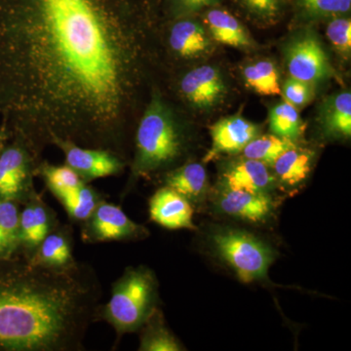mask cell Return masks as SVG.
<instances>
[{
    "label": "cell",
    "mask_w": 351,
    "mask_h": 351,
    "mask_svg": "<svg viewBox=\"0 0 351 351\" xmlns=\"http://www.w3.org/2000/svg\"><path fill=\"white\" fill-rule=\"evenodd\" d=\"M315 152L295 145L280 154L272 165L277 186L285 191L301 188L313 171Z\"/></svg>",
    "instance_id": "2e32d148"
},
{
    "label": "cell",
    "mask_w": 351,
    "mask_h": 351,
    "mask_svg": "<svg viewBox=\"0 0 351 351\" xmlns=\"http://www.w3.org/2000/svg\"><path fill=\"white\" fill-rule=\"evenodd\" d=\"M261 128L241 115H232L219 120L210 127L212 145L204 162L214 160L221 156L241 154L244 147L260 135Z\"/></svg>",
    "instance_id": "8fae6325"
},
{
    "label": "cell",
    "mask_w": 351,
    "mask_h": 351,
    "mask_svg": "<svg viewBox=\"0 0 351 351\" xmlns=\"http://www.w3.org/2000/svg\"><path fill=\"white\" fill-rule=\"evenodd\" d=\"M250 12L262 19H272L280 10L282 0H242Z\"/></svg>",
    "instance_id": "1f68e13d"
},
{
    "label": "cell",
    "mask_w": 351,
    "mask_h": 351,
    "mask_svg": "<svg viewBox=\"0 0 351 351\" xmlns=\"http://www.w3.org/2000/svg\"><path fill=\"white\" fill-rule=\"evenodd\" d=\"M40 174L46 186L57 200L71 195L83 184H86L68 165L53 166L46 164L41 167Z\"/></svg>",
    "instance_id": "83f0119b"
},
{
    "label": "cell",
    "mask_w": 351,
    "mask_h": 351,
    "mask_svg": "<svg viewBox=\"0 0 351 351\" xmlns=\"http://www.w3.org/2000/svg\"><path fill=\"white\" fill-rule=\"evenodd\" d=\"M158 289L154 270L145 265L127 267L112 284L108 302L101 304L98 321L114 329L119 343L124 335L138 332L158 307Z\"/></svg>",
    "instance_id": "3957f363"
},
{
    "label": "cell",
    "mask_w": 351,
    "mask_h": 351,
    "mask_svg": "<svg viewBox=\"0 0 351 351\" xmlns=\"http://www.w3.org/2000/svg\"><path fill=\"white\" fill-rule=\"evenodd\" d=\"M58 226L56 215L36 191L25 202L20 214V248L31 257L48 233Z\"/></svg>",
    "instance_id": "7c38bea8"
},
{
    "label": "cell",
    "mask_w": 351,
    "mask_h": 351,
    "mask_svg": "<svg viewBox=\"0 0 351 351\" xmlns=\"http://www.w3.org/2000/svg\"><path fill=\"white\" fill-rule=\"evenodd\" d=\"M103 199L98 191L87 184H83L71 195L58 201L61 203L71 221L82 223L89 218L95 208Z\"/></svg>",
    "instance_id": "4316f807"
},
{
    "label": "cell",
    "mask_w": 351,
    "mask_h": 351,
    "mask_svg": "<svg viewBox=\"0 0 351 351\" xmlns=\"http://www.w3.org/2000/svg\"><path fill=\"white\" fill-rule=\"evenodd\" d=\"M182 8L189 12H195L205 7L214 5L218 0H178Z\"/></svg>",
    "instance_id": "d6a6232c"
},
{
    "label": "cell",
    "mask_w": 351,
    "mask_h": 351,
    "mask_svg": "<svg viewBox=\"0 0 351 351\" xmlns=\"http://www.w3.org/2000/svg\"><path fill=\"white\" fill-rule=\"evenodd\" d=\"M0 149H1V143H0Z\"/></svg>",
    "instance_id": "836d02e7"
},
{
    "label": "cell",
    "mask_w": 351,
    "mask_h": 351,
    "mask_svg": "<svg viewBox=\"0 0 351 351\" xmlns=\"http://www.w3.org/2000/svg\"><path fill=\"white\" fill-rule=\"evenodd\" d=\"M319 123L323 135L335 140L351 136V94L343 91L329 97L321 108Z\"/></svg>",
    "instance_id": "d6986e66"
},
{
    "label": "cell",
    "mask_w": 351,
    "mask_h": 351,
    "mask_svg": "<svg viewBox=\"0 0 351 351\" xmlns=\"http://www.w3.org/2000/svg\"><path fill=\"white\" fill-rule=\"evenodd\" d=\"M34 191L27 154L19 147H9L0 156V199L27 200Z\"/></svg>",
    "instance_id": "9a60e30c"
},
{
    "label": "cell",
    "mask_w": 351,
    "mask_h": 351,
    "mask_svg": "<svg viewBox=\"0 0 351 351\" xmlns=\"http://www.w3.org/2000/svg\"><path fill=\"white\" fill-rule=\"evenodd\" d=\"M73 230L58 225L46 235L29 258L32 263L54 269H66L77 261L73 257Z\"/></svg>",
    "instance_id": "e0dca14e"
},
{
    "label": "cell",
    "mask_w": 351,
    "mask_h": 351,
    "mask_svg": "<svg viewBox=\"0 0 351 351\" xmlns=\"http://www.w3.org/2000/svg\"><path fill=\"white\" fill-rule=\"evenodd\" d=\"M286 63L291 77L313 85L332 73L326 52L311 32L302 34L289 45Z\"/></svg>",
    "instance_id": "52a82bcc"
},
{
    "label": "cell",
    "mask_w": 351,
    "mask_h": 351,
    "mask_svg": "<svg viewBox=\"0 0 351 351\" xmlns=\"http://www.w3.org/2000/svg\"><path fill=\"white\" fill-rule=\"evenodd\" d=\"M242 75L246 84L263 96L281 94L280 78L276 64L269 60L245 66Z\"/></svg>",
    "instance_id": "cb8c5ba5"
},
{
    "label": "cell",
    "mask_w": 351,
    "mask_h": 351,
    "mask_svg": "<svg viewBox=\"0 0 351 351\" xmlns=\"http://www.w3.org/2000/svg\"><path fill=\"white\" fill-rule=\"evenodd\" d=\"M3 263L0 350H84L103 297L93 267L76 262L66 269H49L32 263L25 254Z\"/></svg>",
    "instance_id": "7a4b0ae2"
},
{
    "label": "cell",
    "mask_w": 351,
    "mask_h": 351,
    "mask_svg": "<svg viewBox=\"0 0 351 351\" xmlns=\"http://www.w3.org/2000/svg\"><path fill=\"white\" fill-rule=\"evenodd\" d=\"M211 199L219 213L251 223L269 221L277 207L274 195L233 191L219 186Z\"/></svg>",
    "instance_id": "ba28073f"
},
{
    "label": "cell",
    "mask_w": 351,
    "mask_h": 351,
    "mask_svg": "<svg viewBox=\"0 0 351 351\" xmlns=\"http://www.w3.org/2000/svg\"><path fill=\"white\" fill-rule=\"evenodd\" d=\"M313 86L311 83L290 77L281 87L284 101L299 110L306 106L313 98Z\"/></svg>",
    "instance_id": "4dcf8cb0"
},
{
    "label": "cell",
    "mask_w": 351,
    "mask_h": 351,
    "mask_svg": "<svg viewBox=\"0 0 351 351\" xmlns=\"http://www.w3.org/2000/svg\"><path fill=\"white\" fill-rule=\"evenodd\" d=\"M270 169L265 163L241 157L230 161L221 169L219 186L233 191L274 195L278 186Z\"/></svg>",
    "instance_id": "30bf717a"
},
{
    "label": "cell",
    "mask_w": 351,
    "mask_h": 351,
    "mask_svg": "<svg viewBox=\"0 0 351 351\" xmlns=\"http://www.w3.org/2000/svg\"><path fill=\"white\" fill-rule=\"evenodd\" d=\"M295 145L292 141L274 134L258 135L244 147L241 154L245 158L260 161L271 168L280 154Z\"/></svg>",
    "instance_id": "484cf974"
},
{
    "label": "cell",
    "mask_w": 351,
    "mask_h": 351,
    "mask_svg": "<svg viewBox=\"0 0 351 351\" xmlns=\"http://www.w3.org/2000/svg\"><path fill=\"white\" fill-rule=\"evenodd\" d=\"M205 21L212 38L219 43L237 48H248L253 44L241 23L226 11L219 9L209 11Z\"/></svg>",
    "instance_id": "44dd1931"
},
{
    "label": "cell",
    "mask_w": 351,
    "mask_h": 351,
    "mask_svg": "<svg viewBox=\"0 0 351 351\" xmlns=\"http://www.w3.org/2000/svg\"><path fill=\"white\" fill-rule=\"evenodd\" d=\"M327 38L341 56L348 58L351 52V21L336 17L328 24Z\"/></svg>",
    "instance_id": "f546056e"
},
{
    "label": "cell",
    "mask_w": 351,
    "mask_h": 351,
    "mask_svg": "<svg viewBox=\"0 0 351 351\" xmlns=\"http://www.w3.org/2000/svg\"><path fill=\"white\" fill-rule=\"evenodd\" d=\"M20 214L17 200L0 199V258L20 248Z\"/></svg>",
    "instance_id": "603a6c76"
},
{
    "label": "cell",
    "mask_w": 351,
    "mask_h": 351,
    "mask_svg": "<svg viewBox=\"0 0 351 351\" xmlns=\"http://www.w3.org/2000/svg\"><path fill=\"white\" fill-rule=\"evenodd\" d=\"M304 13L311 18H336L350 12L351 0H298Z\"/></svg>",
    "instance_id": "f1b7e54d"
},
{
    "label": "cell",
    "mask_w": 351,
    "mask_h": 351,
    "mask_svg": "<svg viewBox=\"0 0 351 351\" xmlns=\"http://www.w3.org/2000/svg\"><path fill=\"white\" fill-rule=\"evenodd\" d=\"M149 212L152 221L167 230H196L193 205L169 186L157 189L149 198Z\"/></svg>",
    "instance_id": "4fadbf2b"
},
{
    "label": "cell",
    "mask_w": 351,
    "mask_h": 351,
    "mask_svg": "<svg viewBox=\"0 0 351 351\" xmlns=\"http://www.w3.org/2000/svg\"><path fill=\"white\" fill-rule=\"evenodd\" d=\"M181 91L184 98L195 107L210 108L223 100L226 88L218 69L202 66L189 71L182 77Z\"/></svg>",
    "instance_id": "5bb4252c"
},
{
    "label": "cell",
    "mask_w": 351,
    "mask_h": 351,
    "mask_svg": "<svg viewBox=\"0 0 351 351\" xmlns=\"http://www.w3.org/2000/svg\"><path fill=\"white\" fill-rule=\"evenodd\" d=\"M140 351H181L184 350L181 341L170 331L166 325L161 309L156 311L141 327Z\"/></svg>",
    "instance_id": "7402d4cb"
},
{
    "label": "cell",
    "mask_w": 351,
    "mask_h": 351,
    "mask_svg": "<svg viewBox=\"0 0 351 351\" xmlns=\"http://www.w3.org/2000/svg\"><path fill=\"white\" fill-rule=\"evenodd\" d=\"M36 7L25 34L39 87L76 112L75 137L112 138L129 64L121 34L93 0H36Z\"/></svg>",
    "instance_id": "6da1fadb"
},
{
    "label": "cell",
    "mask_w": 351,
    "mask_h": 351,
    "mask_svg": "<svg viewBox=\"0 0 351 351\" xmlns=\"http://www.w3.org/2000/svg\"><path fill=\"white\" fill-rule=\"evenodd\" d=\"M212 251L232 269L241 282L251 284L267 280L270 265L277 252L260 237L230 226H218L209 235Z\"/></svg>",
    "instance_id": "5b68a950"
},
{
    "label": "cell",
    "mask_w": 351,
    "mask_h": 351,
    "mask_svg": "<svg viewBox=\"0 0 351 351\" xmlns=\"http://www.w3.org/2000/svg\"><path fill=\"white\" fill-rule=\"evenodd\" d=\"M269 128L274 135L297 143L304 134V124L297 108L283 101L270 110Z\"/></svg>",
    "instance_id": "d4e9b609"
},
{
    "label": "cell",
    "mask_w": 351,
    "mask_h": 351,
    "mask_svg": "<svg viewBox=\"0 0 351 351\" xmlns=\"http://www.w3.org/2000/svg\"><path fill=\"white\" fill-rule=\"evenodd\" d=\"M170 45L186 59L199 58L211 49V41L204 27L195 21H181L171 29Z\"/></svg>",
    "instance_id": "ffe728a7"
},
{
    "label": "cell",
    "mask_w": 351,
    "mask_h": 351,
    "mask_svg": "<svg viewBox=\"0 0 351 351\" xmlns=\"http://www.w3.org/2000/svg\"><path fill=\"white\" fill-rule=\"evenodd\" d=\"M164 186L184 196L193 207L203 204L209 195L206 170L197 162H189L169 171L164 177Z\"/></svg>",
    "instance_id": "ac0fdd59"
},
{
    "label": "cell",
    "mask_w": 351,
    "mask_h": 351,
    "mask_svg": "<svg viewBox=\"0 0 351 351\" xmlns=\"http://www.w3.org/2000/svg\"><path fill=\"white\" fill-rule=\"evenodd\" d=\"M184 145V134L174 117L160 101H152L138 124L132 178L149 177L174 163Z\"/></svg>",
    "instance_id": "277c9868"
},
{
    "label": "cell",
    "mask_w": 351,
    "mask_h": 351,
    "mask_svg": "<svg viewBox=\"0 0 351 351\" xmlns=\"http://www.w3.org/2000/svg\"><path fill=\"white\" fill-rule=\"evenodd\" d=\"M149 235L147 228L132 221L119 205L105 199L82 223V239L87 244L137 241Z\"/></svg>",
    "instance_id": "8992f818"
},
{
    "label": "cell",
    "mask_w": 351,
    "mask_h": 351,
    "mask_svg": "<svg viewBox=\"0 0 351 351\" xmlns=\"http://www.w3.org/2000/svg\"><path fill=\"white\" fill-rule=\"evenodd\" d=\"M66 156V165L71 168L84 182L117 175L123 169L121 159L113 152L103 149H85L71 141L55 138Z\"/></svg>",
    "instance_id": "9c48e42d"
}]
</instances>
